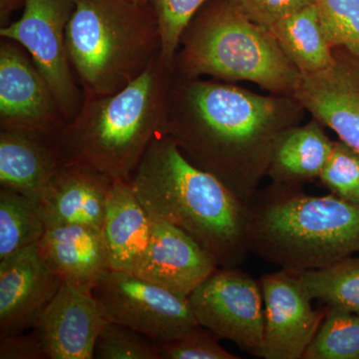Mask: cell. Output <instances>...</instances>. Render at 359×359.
Here are the masks:
<instances>
[{
  "label": "cell",
  "mask_w": 359,
  "mask_h": 359,
  "mask_svg": "<svg viewBox=\"0 0 359 359\" xmlns=\"http://www.w3.org/2000/svg\"><path fill=\"white\" fill-rule=\"evenodd\" d=\"M304 110L294 96L259 95L175 71L161 134L247 205L268 176L276 139L299 125Z\"/></svg>",
  "instance_id": "6da1fadb"
},
{
  "label": "cell",
  "mask_w": 359,
  "mask_h": 359,
  "mask_svg": "<svg viewBox=\"0 0 359 359\" xmlns=\"http://www.w3.org/2000/svg\"><path fill=\"white\" fill-rule=\"evenodd\" d=\"M130 184L151 218L185 231L219 268H238L247 261V205L192 164L166 135L151 143Z\"/></svg>",
  "instance_id": "7a4b0ae2"
},
{
  "label": "cell",
  "mask_w": 359,
  "mask_h": 359,
  "mask_svg": "<svg viewBox=\"0 0 359 359\" xmlns=\"http://www.w3.org/2000/svg\"><path fill=\"white\" fill-rule=\"evenodd\" d=\"M175 74L161 54L125 88L106 96L84 94L76 116L55 134L65 164L131 182L142 158L161 134Z\"/></svg>",
  "instance_id": "3957f363"
},
{
  "label": "cell",
  "mask_w": 359,
  "mask_h": 359,
  "mask_svg": "<svg viewBox=\"0 0 359 359\" xmlns=\"http://www.w3.org/2000/svg\"><path fill=\"white\" fill-rule=\"evenodd\" d=\"M250 250L280 269L325 268L359 254V204L295 187L257 191L247 203Z\"/></svg>",
  "instance_id": "277c9868"
},
{
  "label": "cell",
  "mask_w": 359,
  "mask_h": 359,
  "mask_svg": "<svg viewBox=\"0 0 359 359\" xmlns=\"http://www.w3.org/2000/svg\"><path fill=\"white\" fill-rule=\"evenodd\" d=\"M66 44L83 94L111 95L140 76L160 53L159 25L146 4L76 0Z\"/></svg>",
  "instance_id": "5b68a950"
},
{
  "label": "cell",
  "mask_w": 359,
  "mask_h": 359,
  "mask_svg": "<svg viewBox=\"0 0 359 359\" xmlns=\"http://www.w3.org/2000/svg\"><path fill=\"white\" fill-rule=\"evenodd\" d=\"M175 71L187 77L250 81L292 96L302 73L266 28L229 0L198 11L180 40Z\"/></svg>",
  "instance_id": "8992f818"
},
{
  "label": "cell",
  "mask_w": 359,
  "mask_h": 359,
  "mask_svg": "<svg viewBox=\"0 0 359 359\" xmlns=\"http://www.w3.org/2000/svg\"><path fill=\"white\" fill-rule=\"evenodd\" d=\"M76 0H25L20 20L0 27L2 39L22 46L55 96L66 122L76 116L84 94L71 67L66 28Z\"/></svg>",
  "instance_id": "52a82bcc"
},
{
  "label": "cell",
  "mask_w": 359,
  "mask_h": 359,
  "mask_svg": "<svg viewBox=\"0 0 359 359\" xmlns=\"http://www.w3.org/2000/svg\"><path fill=\"white\" fill-rule=\"evenodd\" d=\"M92 295L106 320L131 327L158 344L177 339L199 325L188 297L134 273L109 269Z\"/></svg>",
  "instance_id": "ba28073f"
},
{
  "label": "cell",
  "mask_w": 359,
  "mask_h": 359,
  "mask_svg": "<svg viewBox=\"0 0 359 359\" xmlns=\"http://www.w3.org/2000/svg\"><path fill=\"white\" fill-rule=\"evenodd\" d=\"M188 299L201 327L256 356L264 337L259 282L238 268H218Z\"/></svg>",
  "instance_id": "9c48e42d"
},
{
  "label": "cell",
  "mask_w": 359,
  "mask_h": 359,
  "mask_svg": "<svg viewBox=\"0 0 359 359\" xmlns=\"http://www.w3.org/2000/svg\"><path fill=\"white\" fill-rule=\"evenodd\" d=\"M264 299V337L256 354L264 359L304 358L325 318L313 308V301L299 271L280 269L259 280Z\"/></svg>",
  "instance_id": "30bf717a"
},
{
  "label": "cell",
  "mask_w": 359,
  "mask_h": 359,
  "mask_svg": "<svg viewBox=\"0 0 359 359\" xmlns=\"http://www.w3.org/2000/svg\"><path fill=\"white\" fill-rule=\"evenodd\" d=\"M55 96L28 52L0 42V130L56 134L65 127Z\"/></svg>",
  "instance_id": "8fae6325"
},
{
  "label": "cell",
  "mask_w": 359,
  "mask_h": 359,
  "mask_svg": "<svg viewBox=\"0 0 359 359\" xmlns=\"http://www.w3.org/2000/svg\"><path fill=\"white\" fill-rule=\"evenodd\" d=\"M327 69L302 74L292 96L313 119L359 153V57L340 47Z\"/></svg>",
  "instance_id": "7c38bea8"
},
{
  "label": "cell",
  "mask_w": 359,
  "mask_h": 359,
  "mask_svg": "<svg viewBox=\"0 0 359 359\" xmlns=\"http://www.w3.org/2000/svg\"><path fill=\"white\" fill-rule=\"evenodd\" d=\"M62 285L40 256L39 244L0 261V335L32 330Z\"/></svg>",
  "instance_id": "4fadbf2b"
},
{
  "label": "cell",
  "mask_w": 359,
  "mask_h": 359,
  "mask_svg": "<svg viewBox=\"0 0 359 359\" xmlns=\"http://www.w3.org/2000/svg\"><path fill=\"white\" fill-rule=\"evenodd\" d=\"M108 323L93 295L63 283L33 328L49 359H91Z\"/></svg>",
  "instance_id": "5bb4252c"
},
{
  "label": "cell",
  "mask_w": 359,
  "mask_h": 359,
  "mask_svg": "<svg viewBox=\"0 0 359 359\" xmlns=\"http://www.w3.org/2000/svg\"><path fill=\"white\" fill-rule=\"evenodd\" d=\"M151 219L150 245L134 275L188 297L219 266L185 231L164 219Z\"/></svg>",
  "instance_id": "9a60e30c"
},
{
  "label": "cell",
  "mask_w": 359,
  "mask_h": 359,
  "mask_svg": "<svg viewBox=\"0 0 359 359\" xmlns=\"http://www.w3.org/2000/svg\"><path fill=\"white\" fill-rule=\"evenodd\" d=\"M113 181L89 168L63 165L52 177L39 203L46 229L84 226L102 230Z\"/></svg>",
  "instance_id": "2e32d148"
},
{
  "label": "cell",
  "mask_w": 359,
  "mask_h": 359,
  "mask_svg": "<svg viewBox=\"0 0 359 359\" xmlns=\"http://www.w3.org/2000/svg\"><path fill=\"white\" fill-rule=\"evenodd\" d=\"M40 256L65 285L92 294L110 269L102 230L84 226L46 229L39 242Z\"/></svg>",
  "instance_id": "e0dca14e"
},
{
  "label": "cell",
  "mask_w": 359,
  "mask_h": 359,
  "mask_svg": "<svg viewBox=\"0 0 359 359\" xmlns=\"http://www.w3.org/2000/svg\"><path fill=\"white\" fill-rule=\"evenodd\" d=\"M65 165L55 134L1 130L0 186L39 203L52 177Z\"/></svg>",
  "instance_id": "ac0fdd59"
},
{
  "label": "cell",
  "mask_w": 359,
  "mask_h": 359,
  "mask_svg": "<svg viewBox=\"0 0 359 359\" xmlns=\"http://www.w3.org/2000/svg\"><path fill=\"white\" fill-rule=\"evenodd\" d=\"M102 233L111 271L135 273L150 245L152 219L131 184L112 182Z\"/></svg>",
  "instance_id": "d6986e66"
},
{
  "label": "cell",
  "mask_w": 359,
  "mask_h": 359,
  "mask_svg": "<svg viewBox=\"0 0 359 359\" xmlns=\"http://www.w3.org/2000/svg\"><path fill=\"white\" fill-rule=\"evenodd\" d=\"M334 144L316 120L285 130L276 139L268 176L275 185L295 188L318 178Z\"/></svg>",
  "instance_id": "ffe728a7"
},
{
  "label": "cell",
  "mask_w": 359,
  "mask_h": 359,
  "mask_svg": "<svg viewBox=\"0 0 359 359\" xmlns=\"http://www.w3.org/2000/svg\"><path fill=\"white\" fill-rule=\"evenodd\" d=\"M269 32L302 74L327 69L334 63V47L313 4L278 21Z\"/></svg>",
  "instance_id": "44dd1931"
},
{
  "label": "cell",
  "mask_w": 359,
  "mask_h": 359,
  "mask_svg": "<svg viewBox=\"0 0 359 359\" xmlns=\"http://www.w3.org/2000/svg\"><path fill=\"white\" fill-rule=\"evenodd\" d=\"M45 231L39 203L0 189V261L39 244Z\"/></svg>",
  "instance_id": "7402d4cb"
},
{
  "label": "cell",
  "mask_w": 359,
  "mask_h": 359,
  "mask_svg": "<svg viewBox=\"0 0 359 359\" xmlns=\"http://www.w3.org/2000/svg\"><path fill=\"white\" fill-rule=\"evenodd\" d=\"M311 299L330 308L359 314V257H349L325 268L299 271Z\"/></svg>",
  "instance_id": "603a6c76"
},
{
  "label": "cell",
  "mask_w": 359,
  "mask_h": 359,
  "mask_svg": "<svg viewBox=\"0 0 359 359\" xmlns=\"http://www.w3.org/2000/svg\"><path fill=\"white\" fill-rule=\"evenodd\" d=\"M302 358L359 359V314L327 306Z\"/></svg>",
  "instance_id": "cb8c5ba5"
},
{
  "label": "cell",
  "mask_w": 359,
  "mask_h": 359,
  "mask_svg": "<svg viewBox=\"0 0 359 359\" xmlns=\"http://www.w3.org/2000/svg\"><path fill=\"white\" fill-rule=\"evenodd\" d=\"M208 0H146L159 25L161 58L174 66L180 40L187 26Z\"/></svg>",
  "instance_id": "d4e9b609"
},
{
  "label": "cell",
  "mask_w": 359,
  "mask_h": 359,
  "mask_svg": "<svg viewBox=\"0 0 359 359\" xmlns=\"http://www.w3.org/2000/svg\"><path fill=\"white\" fill-rule=\"evenodd\" d=\"M328 42L359 57V0H313Z\"/></svg>",
  "instance_id": "484cf974"
},
{
  "label": "cell",
  "mask_w": 359,
  "mask_h": 359,
  "mask_svg": "<svg viewBox=\"0 0 359 359\" xmlns=\"http://www.w3.org/2000/svg\"><path fill=\"white\" fill-rule=\"evenodd\" d=\"M98 359H160L158 342L119 323H108L94 351Z\"/></svg>",
  "instance_id": "4316f807"
},
{
  "label": "cell",
  "mask_w": 359,
  "mask_h": 359,
  "mask_svg": "<svg viewBox=\"0 0 359 359\" xmlns=\"http://www.w3.org/2000/svg\"><path fill=\"white\" fill-rule=\"evenodd\" d=\"M318 178L332 195L359 204V153L344 142L334 141Z\"/></svg>",
  "instance_id": "83f0119b"
},
{
  "label": "cell",
  "mask_w": 359,
  "mask_h": 359,
  "mask_svg": "<svg viewBox=\"0 0 359 359\" xmlns=\"http://www.w3.org/2000/svg\"><path fill=\"white\" fill-rule=\"evenodd\" d=\"M197 325L170 341L158 344L160 359H238L219 346L218 337Z\"/></svg>",
  "instance_id": "f1b7e54d"
},
{
  "label": "cell",
  "mask_w": 359,
  "mask_h": 359,
  "mask_svg": "<svg viewBox=\"0 0 359 359\" xmlns=\"http://www.w3.org/2000/svg\"><path fill=\"white\" fill-rule=\"evenodd\" d=\"M245 18L271 29L278 21L313 4V0H229Z\"/></svg>",
  "instance_id": "f546056e"
},
{
  "label": "cell",
  "mask_w": 359,
  "mask_h": 359,
  "mask_svg": "<svg viewBox=\"0 0 359 359\" xmlns=\"http://www.w3.org/2000/svg\"><path fill=\"white\" fill-rule=\"evenodd\" d=\"M43 341L39 332L0 335V359H47Z\"/></svg>",
  "instance_id": "4dcf8cb0"
},
{
  "label": "cell",
  "mask_w": 359,
  "mask_h": 359,
  "mask_svg": "<svg viewBox=\"0 0 359 359\" xmlns=\"http://www.w3.org/2000/svg\"><path fill=\"white\" fill-rule=\"evenodd\" d=\"M25 4V0H0V26L8 25L13 14Z\"/></svg>",
  "instance_id": "1f68e13d"
},
{
  "label": "cell",
  "mask_w": 359,
  "mask_h": 359,
  "mask_svg": "<svg viewBox=\"0 0 359 359\" xmlns=\"http://www.w3.org/2000/svg\"><path fill=\"white\" fill-rule=\"evenodd\" d=\"M132 1L137 2V4H146V0H132Z\"/></svg>",
  "instance_id": "d6a6232c"
}]
</instances>
